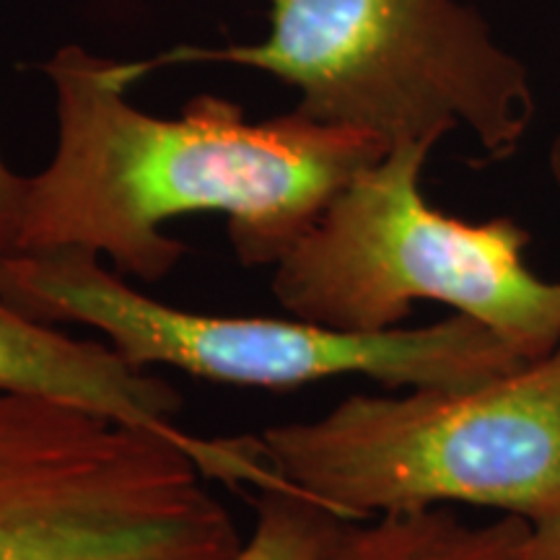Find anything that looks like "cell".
<instances>
[{"label":"cell","instance_id":"277c9868","mask_svg":"<svg viewBox=\"0 0 560 560\" xmlns=\"http://www.w3.org/2000/svg\"><path fill=\"white\" fill-rule=\"evenodd\" d=\"M433 149L397 143L350 182L276 265L278 304L314 325L380 332L436 301L524 361L545 359L560 346V280L529 268L532 234L511 215L462 221L425 200L420 174Z\"/></svg>","mask_w":560,"mask_h":560},{"label":"cell","instance_id":"8992f818","mask_svg":"<svg viewBox=\"0 0 560 560\" xmlns=\"http://www.w3.org/2000/svg\"><path fill=\"white\" fill-rule=\"evenodd\" d=\"M244 542L182 446L0 392V560H234Z\"/></svg>","mask_w":560,"mask_h":560},{"label":"cell","instance_id":"3957f363","mask_svg":"<svg viewBox=\"0 0 560 560\" xmlns=\"http://www.w3.org/2000/svg\"><path fill=\"white\" fill-rule=\"evenodd\" d=\"M257 439L280 478L342 520L467 503L537 522L560 509V346L478 387L350 395Z\"/></svg>","mask_w":560,"mask_h":560},{"label":"cell","instance_id":"30bf717a","mask_svg":"<svg viewBox=\"0 0 560 560\" xmlns=\"http://www.w3.org/2000/svg\"><path fill=\"white\" fill-rule=\"evenodd\" d=\"M26 177L13 174L5 161L0 159V252L9 255L16 252L21 206H24Z\"/></svg>","mask_w":560,"mask_h":560},{"label":"cell","instance_id":"ba28073f","mask_svg":"<svg viewBox=\"0 0 560 560\" xmlns=\"http://www.w3.org/2000/svg\"><path fill=\"white\" fill-rule=\"evenodd\" d=\"M527 537L520 516L470 524L452 506H429L350 522L325 560H524Z\"/></svg>","mask_w":560,"mask_h":560},{"label":"cell","instance_id":"8fae6325","mask_svg":"<svg viewBox=\"0 0 560 560\" xmlns=\"http://www.w3.org/2000/svg\"><path fill=\"white\" fill-rule=\"evenodd\" d=\"M524 560H560V509L542 520L529 522V537Z\"/></svg>","mask_w":560,"mask_h":560},{"label":"cell","instance_id":"6da1fadb","mask_svg":"<svg viewBox=\"0 0 560 560\" xmlns=\"http://www.w3.org/2000/svg\"><path fill=\"white\" fill-rule=\"evenodd\" d=\"M55 91L58 145L26 177L16 252L86 249L117 272L159 283L187 244L161 226L190 213H223L247 268L278 265L327 206L387 143L301 112L249 122L244 107L200 94L182 117H151L128 102L136 62L68 45L39 66Z\"/></svg>","mask_w":560,"mask_h":560},{"label":"cell","instance_id":"52a82bcc","mask_svg":"<svg viewBox=\"0 0 560 560\" xmlns=\"http://www.w3.org/2000/svg\"><path fill=\"white\" fill-rule=\"evenodd\" d=\"M0 392L50 397L159 433L190 452L206 478L229 486L289 488L257 436L202 439L177 423L182 392L130 363L115 346L75 340L0 299Z\"/></svg>","mask_w":560,"mask_h":560},{"label":"cell","instance_id":"5b68a950","mask_svg":"<svg viewBox=\"0 0 560 560\" xmlns=\"http://www.w3.org/2000/svg\"><path fill=\"white\" fill-rule=\"evenodd\" d=\"M0 299L47 325L107 335L136 366H172L236 387L293 389L369 376L397 389H465L527 366L509 342L465 314L423 327L350 332L285 317H219L161 304L86 249L0 252Z\"/></svg>","mask_w":560,"mask_h":560},{"label":"cell","instance_id":"7c38bea8","mask_svg":"<svg viewBox=\"0 0 560 560\" xmlns=\"http://www.w3.org/2000/svg\"><path fill=\"white\" fill-rule=\"evenodd\" d=\"M548 170H550L552 185H556V190H558V195H560V132L556 136V140H552V145H550Z\"/></svg>","mask_w":560,"mask_h":560},{"label":"cell","instance_id":"9c48e42d","mask_svg":"<svg viewBox=\"0 0 560 560\" xmlns=\"http://www.w3.org/2000/svg\"><path fill=\"white\" fill-rule=\"evenodd\" d=\"M350 522L299 490L265 488L255 499V527L234 560H325Z\"/></svg>","mask_w":560,"mask_h":560},{"label":"cell","instance_id":"7a4b0ae2","mask_svg":"<svg viewBox=\"0 0 560 560\" xmlns=\"http://www.w3.org/2000/svg\"><path fill=\"white\" fill-rule=\"evenodd\" d=\"M257 45H179L136 62L145 75L185 62L265 70L301 91L310 120L376 136L387 149L467 130L478 164L522 149L537 112L524 62L459 0H268Z\"/></svg>","mask_w":560,"mask_h":560}]
</instances>
